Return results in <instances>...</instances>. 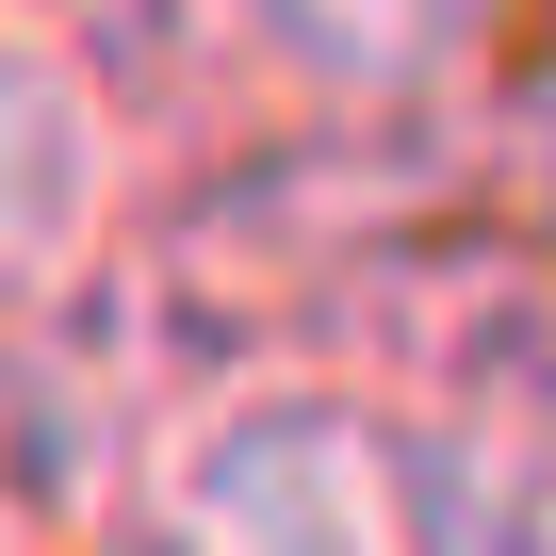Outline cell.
<instances>
[{
	"label": "cell",
	"mask_w": 556,
	"mask_h": 556,
	"mask_svg": "<svg viewBox=\"0 0 556 556\" xmlns=\"http://www.w3.org/2000/svg\"><path fill=\"white\" fill-rule=\"evenodd\" d=\"M17 17H50V34H99V50H131V17H148V0H17Z\"/></svg>",
	"instance_id": "obj_6"
},
{
	"label": "cell",
	"mask_w": 556,
	"mask_h": 556,
	"mask_svg": "<svg viewBox=\"0 0 556 556\" xmlns=\"http://www.w3.org/2000/svg\"><path fill=\"white\" fill-rule=\"evenodd\" d=\"M131 180H148V83H131V50L50 34V17L0 0V328L66 312L83 278H115Z\"/></svg>",
	"instance_id": "obj_4"
},
{
	"label": "cell",
	"mask_w": 556,
	"mask_h": 556,
	"mask_svg": "<svg viewBox=\"0 0 556 556\" xmlns=\"http://www.w3.org/2000/svg\"><path fill=\"white\" fill-rule=\"evenodd\" d=\"M556 0H148V115L344 131V148H491Z\"/></svg>",
	"instance_id": "obj_2"
},
{
	"label": "cell",
	"mask_w": 556,
	"mask_h": 556,
	"mask_svg": "<svg viewBox=\"0 0 556 556\" xmlns=\"http://www.w3.org/2000/svg\"><path fill=\"white\" fill-rule=\"evenodd\" d=\"M491 213H507V245L556 278V17H540L523 83L491 99Z\"/></svg>",
	"instance_id": "obj_5"
},
{
	"label": "cell",
	"mask_w": 556,
	"mask_h": 556,
	"mask_svg": "<svg viewBox=\"0 0 556 556\" xmlns=\"http://www.w3.org/2000/svg\"><path fill=\"white\" fill-rule=\"evenodd\" d=\"M115 556H409L393 442L344 344H213L148 393Z\"/></svg>",
	"instance_id": "obj_1"
},
{
	"label": "cell",
	"mask_w": 556,
	"mask_h": 556,
	"mask_svg": "<svg viewBox=\"0 0 556 556\" xmlns=\"http://www.w3.org/2000/svg\"><path fill=\"white\" fill-rule=\"evenodd\" d=\"M0 556H115V540H83V523H0Z\"/></svg>",
	"instance_id": "obj_7"
},
{
	"label": "cell",
	"mask_w": 556,
	"mask_h": 556,
	"mask_svg": "<svg viewBox=\"0 0 556 556\" xmlns=\"http://www.w3.org/2000/svg\"><path fill=\"white\" fill-rule=\"evenodd\" d=\"M409 556H556V278L507 245V213L361 344Z\"/></svg>",
	"instance_id": "obj_3"
}]
</instances>
